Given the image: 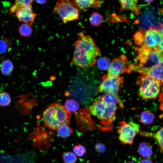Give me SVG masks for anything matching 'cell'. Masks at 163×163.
I'll use <instances>...</instances> for the list:
<instances>
[{"instance_id": "26", "label": "cell", "mask_w": 163, "mask_h": 163, "mask_svg": "<svg viewBox=\"0 0 163 163\" xmlns=\"http://www.w3.org/2000/svg\"><path fill=\"white\" fill-rule=\"evenodd\" d=\"M153 136L157 142L160 149L163 153V126L153 134Z\"/></svg>"}, {"instance_id": "28", "label": "cell", "mask_w": 163, "mask_h": 163, "mask_svg": "<svg viewBox=\"0 0 163 163\" xmlns=\"http://www.w3.org/2000/svg\"><path fill=\"white\" fill-rule=\"evenodd\" d=\"M97 61L99 69L104 70L108 69L111 63L109 59L105 57L100 58Z\"/></svg>"}, {"instance_id": "2", "label": "cell", "mask_w": 163, "mask_h": 163, "mask_svg": "<svg viewBox=\"0 0 163 163\" xmlns=\"http://www.w3.org/2000/svg\"><path fill=\"white\" fill-rule=\"evenodd\" d=\"M71 114L59 102L51 104L44 110L42 115L44 125L48 129L57 130L65 125H69Z\"/></svg>"}, {"instance_id": "8", "label": "cell", "mask_w": 163, "mask_h": 163, "mask_svg": "<svg viewBox=\"0 0 163 163\" xmlns=\"http://www.w3.org/2000/svg\"><path fill=\"white\" fill-rule=\"evenodd\" d=\"M123 83V78L120 76L108 77L107 74L104 75L101 82L97 88L99 93L112 94L120 98L118 93Z\"/></svg>"}, {"instance_id": "10", "label": "cell", "mask_w": 163, "mask_h": 163, "mask_svg": "<svg viewBox=\"0 0 163 163\" xmlns=\"http://www.w3.org/2000/svg\"><path fill=\"white\" fill-rule=\"evenodd\" d=\"M128 62V59L124 54L114 59L110 63L106 74L108 77H115L127 72Z\"/></svg>"}, {"instance_id": "14", "label": "cell", "mask_w": 163, "mask_h": 163, "mask_svg": "<svg viewBox=\"0 0 163 163\" xmlns=\"http://www.w3.org/2000/svg\"><path fill=\"white\" fill-rule=\"evenodd\" d=\"M75 6L79 12H84L91 8H100L103 2L98 0H74Z\"/></svg>"}, {"instance_id": "40", "label": "cell", "mask_w": 163, "mask_h": 163, "mask_svg": "<svg viewBox=\"0 0 163 163\" xmlns=\"http://www.w3.org/2000/svg\"><path fill=\"white\" fill-rule=\"evenodd\" d=\"M162 11L163 12V10Z\"/></svg>"}, {"instance_id": "19", "label": "cell", "mask_w": 163, "mask_h": 163, "mask_svg": "<svg viewBox=\"0 0 163 163\" xmlns=\"http://www.w3.org/2000/svg\"><path fill=\"white\" fill-rule=\"evenodd\" d=\"M33 0H15L14 3L9 9L10 14H12L19 8L30 5Z\"/></svg>"}, {"instance_id": "35", "label": "cell", "mask_w": 163, "mask_h": 163, "mask_svg": "<svg viewBox=\"0 0 163 163\" xmlns=\"http://www.w3.org/2000/svg\"><path fill=\"white\" fill-rule=\"evenodd\" d=\"M159 100L160 102L163 101V86L162 87V91L159 95Z\"/></svg>"}, {"instance_id": "12", "label": "cell", "mask_w": 163, "mask_h": 163, "mask_svg": "<svg viewBox=\"0 0 163 163\" xmlns=\"http://www.w3.org/2000/svg\"><path fill=\"white\" fill-rule=\"evenodd\" d=\"M118 108L117 105L107 106L101 119L100 120L102 125L101 129L109 130L111 128V123L115 119V116Z\"/></svg>"}, {"instance_id": "41", "label": "cell", "mask_w": 163, "mask_h": 163, "mask_svg": "<svg viewBox=\"0 0 163 163\" xmlns=\"http://www.w3.org/2000/svg\"><path fill=\"white\" fill-rule=\"evenodd\" d=\"M137 0L138 1V0Z\"/></svg>"}, {"instance_id": "3", "label": "cell", "mask_w": 163, "mask_h": 163, "mask_svg": "<svg viewBox=\"0 0 163 163\" xmlns=\"http://www.w3.org/2000/svg\"><path fill=\"white\" fill-rule=\"evenodd\" d=\"M136 84L139 86L138 94L144 100L156 98L163 85L160 81L143 74H141L139 77Z\"/></svg>"}, {"instance_id": "9", "label": "cell", "mask_w": 163, "mask_h": 163, "mask_svg": "<svg viewBox=\"0 0 163 163\" xmlns=\"http://www.w3.org/2000/svg\"><path fill=\"white\" fill-rule=\"evenodd\" d=\"M137 72L160 81L163 84V66L157 65L149 68L141 67L136 64H128L127 72Z\"/></svg>"}, {"instance_id": "11", "label": "cell", "mask_w": 163, "mask_h": 163, "mask_svg": "<svg viewBox=\"0 0 163 163\" xmlns=\"http://www.w3.org/2000/svg\"><path fill=\"white\" fill-rule=\"evenodd\" d=\"M15 13L20 22L28 24L31 26L37 16L36 13L33 10L31 4L19 8Z\"/></svg>"}, {"instance_id": "36", "label": "cell", "mask_w": 163, "mask_h": 163, "mask_svg": "<svg viewBox=\"0 0 163 163\" xmlns=\"http://www.w3.org/2000/svg\"><path fill=\"white\" fill-rule=\"evenodd\" d=\"M47 0H35L36 2L39 4H43L46 3Z\"/></svg>"}, {"instance_id": "31", "label": "cell", "mask_w": 163, "mask_h": 163, "mask_svg": "<svg viewBox=\"0 0 163 163\" xmlns=\"http://www.w3.org/2000/svg\"><path fill=\"white\" fill-rule=\"evenodd\" d=\"M96 151L99 153H103L106 151V148L102 143H98L96 144L94 147Z\"/></svg>"}, {"instance_id": "13", "label": "cell", "mask_w": 163, "mask_h": 163, "mask_svg": "<svg viewBox=\"0 0 163 163\" xmlns=\"http://www.w3.org/2000/svg\"><path fill=\"white\" fill-rule=\"evenodd\" d=\"M107 106L99 98L95 100L87 109L89 114L96 117L100 120L105 111Z\"/></svg>"}, {"instance_id": "24", "label": "cell", "mask_w": 163, "mask_h": 163, "mask_svg": "<svg viewBox=\"0 0 163 163\" xmlns=\"http://www.w3.org/2000/svg\"><path fill=\"white\" fill-rule=\"evenodd\" d=\"M11 99L10 94L5 91L0 92V107H6L10 104Z\"/></svg>"}, {"instance_id": "29", "label": "cell", "mask_w": 163, "mask_h": 163, "mask_svg": "<svg viewBox=\"0 0 163 163\" xmlns=\"http://www.w3.org/2000/svg\"><path fill=\"white\" fill-rule=\"evenodd\" d=\"M74 153L79 157L83 156L86 152V150L85 147L82 144H77L73 149Z\"/></svg>"}, {"instance_id": "1", "label": "cell", "mask_w": 163, "mask_h": 163, "mask_svg": "<svg viewBox=\"0 0 163 163\" xmlns=\"http://www.w3.org/2000/svg\"><path fill=\"white\" fill-rule=\"evenodd\" d=\"M75 42L72 59L73 63L81 68H86L95 64L100 50L93 39L84 32L79 33Z\"/></svg>"}, {"instance_id": "39", "label": "cell", "mask_w": 163, "mask_h": 163, "mask_svg": "<svg viewBox=\"0 0 163 163\" xmlns=\"http://www.w3.org/2000/svg\"><path fill=\"white\" fill-rule=\"evenodd\" d=\"M126 163H136L135 162L133 161H128Z\"/></svg>"}, {"instance_id": "18", "label": "cell", "mask_w": 163, "mask_h": 163, "mask_svg": "<svg viewBox=\"0 0 163 163\" xmlns=\"http://www.w3.org/2000/svg\"><path fill=\"white\" fill-rule=\"evenodd\" d=\"M14 68L12 62L9 59H6L2 62L0 65V71L4 75L8 76L12 73Z\"/></svg>"}, {"instance_id": "23", "label": "cell", "mask_w": 163, "mask_h": 163, "mask_svg": "<svg viewBox=\"0 0 163 163\" xmlns=\"http://www.w3.org/2000/svg\"><path fill=\"white\" fill-rule=\"evenodd\" d=\"M89 21L92 25L97 26L103 22L104 18L99 13L94 11L90 15Z\"/></svg>"}, {"instance_id": "17", "label": "cell", "mask_w": 163, "mask_h": 163, "mask_svg": "<svg viewBox=\"0 0 163 163\" xmlns=\"http://www.w3.org/2000/svg\"><path fill=\"white\" fill-rule=\"evenodd\" d=\"M138 152L140 155L144 158H149L153 154V151L151 145L145 142H142L139 144Z\"/></svg>"}, {"instance_id": "30", "label": "cell", "mask_w": 163, "mask_h": 163, "mask_svg": "<svg viewBox=\"0 0 163 163\" xmlns=\"http://www.w3.org/2000/svg\"><path fill=\"white\" fill-rule=\"evenodd\" d=\"M10 40L7 38L0 39V53H4L7 52L10 46Z\"/></svg>"}, {"instance_id": "27", "label": "cell", "mask_w": 163, "mask_h": 163, "mask_svg": "<svg viewBox=\"0 0 163 163\" xmlns=\"http://www.w3.org/2000/svg\"><path fill=\"white\" fill-rule=\"evenodd\" d=\"M64 163H75L77 160L76 155L73 153L68 151L62 154Z\"/></svg>"}, {"instance_id": "7", "label": "cell", "mask_w": 163, "mask_h": 163, "mask_svg": "<svg viewBox=\"0 0 163 163\" xmlns=\"http://www.w3.org/2000/svg\"><path fill=\"white\" fill-rule=\"evenodd\" d=\"M139 129V126L132 121L129 123L125 121L121 122L117 131L118 139L121 144L123 145H132Z\"/></svg>"}, {"instance_id": "4", "label": "cell", "mask_w": 163, "mask_h": 163, "mask_svg": "<svg viewBox=\"0 0 163 163\" xmlns=\"http://www.w3.org/2000/svg\"><path fill=\"white\" fill-rule=\"evenodd\" d=\"M136 50L137 55L135 59V64L141 67L149 68L160 65L163 62L162 51L142 46L137 47Z\"/></svg>"}, {"instance_id": "33", "label": "cell", "mask_w": 163, "mask_h": 163, "mask_svg": "<svg viewBox=\"0 0 163 163\" xmlns=\"http://www.w3.org/2000/svg\"><path fill=\"white\" fill-rule=\"evenodd\" d=\"M139 163H153V162L149 158H144L141 160Z\"/></svg>"}, {"instance_id": "15", "label": "cell", "mask_w": 163, "mask_h": 163, "mask_svg": "<svg viewBox=\"0 0 163 163\" xmlns=\"http://www.w3.org/2000/svg\"><path fill=\"white\" fill-rule=\"evenodd\" d=\"M100 98L107 106L117 105L118 104L122 109L124 108L123 103L121 99L120 98H118L114 94L105 93Z\"/></svg>"}, {"instance_id": "32", "label": "cell", "mask_w": 163, "mask_h": 163, "mask_svg": "<svg viewBox=\"0 0 163 163\" xmlns=\"http://www.w3.org/2000/svg\"><path fill=\"white\" fill-rule=\"evenodd\" d=\"M156 30L158 31L161 37L163 38V24L159 23V26Z\"/></svg>"}, {"instance_id": "21", "label": "cell", "mask_w": 163, "mask_h": 163, "mask_svg": "<svg viewBox=\"0 0 163 163\" xmlns=\"http://www.w3.org/2000/svg\"><path fill=\"white\" fill-rule=\"evenodd\" d=\"M18 32L20 35L23 37H30L33 32V29L31 26L28 24L23 23L20 26Z\"/></svg>"}, {"instance_id": "16", "label": "cell", "mask_w": 163, "mask_h": 163, "mask_svg": "<svg viewBox=\"0 0 163 163\" xmlns=\"http://www.w3.org/2000/svg\"><path fill=\"white\" fill-rule=\"evenodd\" d=\"M121 10H129L136 15L140 12V8L137 0H118Z\"/></svg>"}, {"instance_id": "20", "label": "cell", "mask_w": 163, "mask_h": 163, "mask_svg": "<svg viewBox=\"0 0 163 163\" xmlns=\"http://www.w3.org/2000/svg\"><path fill=\"white\" fill-rule=\"evenodd\" d=\"M155 117L154 114L146 110L142 111L140 115V121L143 124L145 125H149L152 123Z\"/></svg>"}, {"instance_id": "5", "label": "cell", "mask_w": 163, "mask_h": 163, "mask_svg": "<svg viewBox=\"0 0 163 163\" xmlns=\"http://www.w3.org/2000/svg\"><path fill=\"white\" fill-rule=\"evenodd\" d=\"M53 11L65 23L79 18L80 12L75 6L74 0H58Z\"/></svg>"}, {"instance_id": "22", "label": "cell", "mask_w": 163, "mask_h": 163, "mask_svg": "<svg viewBox=\"0 0 163 163\" xmlns=\"http://www.w3.org/2000/svg\"><path fill=\"white\" fill-rule=\"evenodd\" d=\"M58 136L62 138H67L73 133V130L69 125H63L59 127L57 130Z\"/></svg>"}, {"instance_id": "25", "label": "cell", "mask_w": 163, "mask_h": 163, "mask_svg": "<svg viewBox=\"0 0 163 163\" xmlns=\"http://www.w3.org/2000/svg\"><path fill=\"white\" fill-rule=\"evenodd\" d=\"M64 106L70 113L75 112L79 107V103L77 101L72 99L67 100L65 102Z\"/></svg>"}, {"instance_id": "6", "label": "cell", "mask_w": 163, "mask_h": 163, "mask_svg": "<svg viewBox=\"0 0 163 163\" xmlns=\"http://www.w3.org/2000/svg\"><path fill=\"white\" fill-rule=\"evenodd\" d=\"M136 43L139 46H143L152 50L158 49L162 37L157 30L152 26L144 32L136 33L134 35Z\"/></svg>"}, {"instance_id": "37", "label": "cell", "mask_w": 163, "mask_h": 163, "mask_svg": "<svg viewBox=\"0 0 163 163\" xmlns=\"http://www.w3.org/2000/svg\"><path fill=\"white\" fill-rule=\"evenodd\" d=\"M161 104L160 106V109L162 111V117H163V101L160 102Z\"/></svg>"}, {"instance_id": "38", "label": "cell", "mask_w": 163, "mask_h": 163, "mask_svg": "<svg viewBox=\"0 0 163 163\" xmlns=\"http://www.w3.org/2000/svg\"><path fill=\"white\" fill-rule=\"evenodd\" d=\"M154 0H144L145 1L148 3H151Z\"/></svg>"}, {"instance_id": "34", "label": "cell", "mask_w": 163, "mask_h": 163, "mask_svg": "<svg viewBox=\"0 0 163 163\" xmlns=\"http://www.w3.org/2000/svg\"><path fill=\"white\" fill-rule=\"evenodd\" d=\"M158 49L163 51V38L162 39Z\"/></svg>"}]
</instances>
